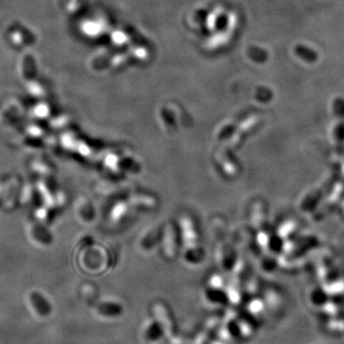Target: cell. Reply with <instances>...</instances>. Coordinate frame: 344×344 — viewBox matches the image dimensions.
I'll return each instance as SVG.
<instances>
[]
</instances>
